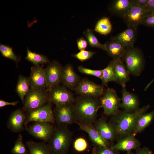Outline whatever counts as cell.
<instances>
[{
  "mask_svg": "<svg viewBox=\"0 0 154 154\" xmlns=\"http://www.w3.org/2000/svg\"><path fill=\"white\" fill-rule=\"evenodd\" d=\"M150 107L147 105L131 112L119 111L117 114L112 116L109 123L114 129L116 137L122 138L133 133L139 118L145 113Z\"/></svg>",
  "mask_w": 154,
  "mask_h": 154,
  "instance_id": "1",
  "label": "cell"
},
{
  "mask_svg": "<svg viewBox=\"0 0 154 154\" xmlns=\"http://www.w3.org/2000/svg\"><path fill=\"white\" fill-rule=\"evenodd\" d=\"M73 104L76 122L94 124L97 120L98 111L101 107L100 100L97 98L79 96L75 98Z\"/></svg>",
  "mask_w": 154,
  "mask_h": 154,
  "instance_id": "2",
  "label": "cell"
},
{
  "mask_svg": "<svg viewBox=\"0 0 154 154\" xmlns=\"http://www.w3.org/2000/svg\"><path fill=\"white\" fill-rule=\"evenodd\" d=\"M72 138V133L67 125H56L47 143L52 154H67Z\"/></svg>",
  "mask_w": 154,
  "mask_h": 154,
  "instance_id": "3",
  "label": "cell"
},
{
  "mask_svg": "<svg viewBox=\"0 0 154 154\" xmlns=\"http://www.w3.org/2000/svg\"><path fill=\"white\" fill-rule=\"evenodd\" d=\"M123 57L130 74L134 76H139L143 69L145 64L141 51L134 47L127 49Z\"/></svg>",
  "mask_w": 154,
  "mask_h": 154,
  "instance_id": "4",
  "label": "cell"
},
{
  "mask_svg": "<svg viewBox=\"0 0 154 154\" xmlns=\"http://www.w3.org/2000/svg\"><path fill=\"white\" fill-rule=\"evenodd\" d=\"M49 101L47 90H42L31 87L23 102L24 109L27 112L37 109Z\"/></svg>",
  "mask_w": 154,
  "mask_h": 154,
  "instance_id": "5",
  "label": "cell"
},
{
  "mask_svg": "<svg viewBox=\"0 0 154 154\" xmlns=\"http://www.w3.org/2000/svg\"><path fill=\"white\" fill-rule=\"evenodd\" d=\"M100 101L101 107L106 115L112 116L117 114L120 111L121 99L114 89L107 88L106 89Z\"/></svg>",
  "mask_w": 154,
  "mask_h": 154,
  "instance_id": "6",
  "label": "cell"
},
{
  "mask_svg": "<svg viewBox=\"0 0 154 154\" xmlns=\"http://www.w3.org/2000/svg\"><path fill=\"white\" fill-rule=\"evenodd\" d=\"M31 122H41L55 123L51 103L48 102L34 110L28 112L25 126Z\"/></svg>",
  "mask_w": 154,
  "mask_h": 154,
  "instance_id": "7",
  "label": "cell"
},
{
  "mask_svg": "<svg viewBox=\"0 0 154 154\" xmlns=\"http://www.w3.org/2000/svg\"><path fill=\"white\" fill-rule=\"evenodd\" d=\"M49 99L50 102L59 106L73 104L75 98L71 91L64 87L58 85L49 89Z\"/></svg>",
  "mask_w": 154,
  "mask_h": 154,
  "instance_id": "8",
  "label": "cell"
},
{
  "mask_svg": "<svg viewBox=\"0 0 154 154\" xmlns=\"http://www.w3.org/2000/svg\"><path fill=\"white\" fill-rule=\"evenodd\" d=\"M104 86L86 78L81 80L74 90L79 96L98 98L105 91Z\"/></svg>",
  "mask_w": 154,
  "mask_h": 154,
  "instance_id": "9",
  "label": "cell"
},
{
  "mask_svg": "<svg viewBox=\"0 0 154 154\" xmlns=\"http://www.w3.org/2000/svg\"><path fill=\"white\" fill-rule=\"evenodd\" d=\"M54 126L51 123L33 122L25 127L26 130L35 138L47 142L52 132Z\"/></svg>",
  "mask_w": 154,
  "mask_h": 154,
  "instance_id": "10",
  "label": "cell"
},
{
  "mask_svg": "<svg viewBox=\"0 0 154 154\" xmlns=\"http://www.w3.org/2000/svg\"><path fill=\"white\" fill-rule=\"evenodd\" d=\"M148 12L145 7L132 5L122 17L128 27L137 28Z\"/></svg>",
  "mask_w": 154,
  "mask_h": 154,
  "instance_id": "11",
  "label": "cell"
},
{
  "mask_svg": "<svg viewBox=\"0 0 154 154\" xmlns=\"http://www.w3.org/2000/svg\"><path fill=\"white\" fill-rule=\"evenodd\" d=\"M73 104L56 106L53 113L55 123L56 125H67L75 123L76 119Z\"/></svg>",
  "mask_w": 154,
  "mask_h": 154,
  "instance_id": "12",
  "label": "cell"
},
{
  "mask_svg": "<svg viewBox=\"0 0 154 154\" xmlns=\"http://www.w3.org/2000/svg\"><path fill=\"white\" fill-rule=\"evenodd\" d=\"M62 68L59 63L53 60L49 63L44 69L47 87L49 89L58 85L61 82Z\"/></svg>",
  "mask_w": 154,
  "mask_h": 154,
  "instance_id": "13",
  "label": "cell"
},
{
  "mask_svg": "<svg viewBox=\"0 0 154 154\" xmlns=\"http://www.w3.org/2000/svg\"><path fill=\"white\" fill-rule=\"evenodd\" d=\"M80 80L71 64H68L62 67L61 82L65 87L74 90Z\"/></svg>",
  "mask_w": 154,
  "mask_h": 154,
  "instance_id": "14",
  "label": "cell"
},
{
  "mask_svg": "<svg viewBox=\"0 0 154 154\" xmlns=\"http://www.w3.org/2000/svg\"><path fill=\"white\" fill-rule=\"evenodd\" d=\"M29 79L31 87L42 90L47 88L44 69L39 65L31 68Z\"/></svg>",
  "mask_w": 154,
  "mask_h": 154,
  "instance_id": "15",
  "label": "cell"
},
{
  "mask_svg": "<svg viewBox=\"0 0 154 154\" xmlns=\"http://www.w3.org/2000/svg\"><path fill=\"white\" fill-rule=\"evenodd\" d=\"M27 116L22 110L18 109L13 112L8 118V128L15 133L20 132L23 129Z\"/></svg>",
  "mask_w": 154,
  "mask_h": 154,
  "instance_id": "16",
  "label": "cell"
},
{
  "mask_svg": "<svg viewBox=\"0 0 154 154\" xmlns=\"http://www.w3.org/2000/svg\"><path fill=\"white\" fill-rule=\"evenodd\" d=\"M80 129L88 134L95 146L110 147V142L104 139L95 128L93 124H84L76 122Z\"/></svg>",
  "mask_w": 154,
  "mask_h": 154,
  "instance_id": "17",
  "label": "cell"
},
{
  "mask_svg": "<svg viewBox=\"0 0 154 154\" xmlns=\"http://www.w3.org/2000/svg\"><path fill=\"white\" fill-rule=\"evenodd\" d=\"M93 125L101 136L109 142L113 141L116 138L114 129L110 123L107 122L105 118L102 117L96 120Z\"/></svg>",
  "mask_w": 154,
  "mask_h": 154,
  "instance_id": "18",
  "label": "cell"
},
{
  "mask_svg": "<svg viewBox=\"0 0 154 154\" xmlns=\"http://www.w3.org/2000/svg\"><path fill=\"white\" fill-rule=\"evenodd\" d=\"M133 133L129 135L120 139L115 144L110 147L118 151H130L140 147L141 145L139 141L135 137Z\"/></svg>",
  "mask_w": 154,
  "mask_h": 154,
  "instance_id": "19",
  "label": "cell"
},
{
  "mask_svg": "<svg viewBox=\"0 0 154 154\" xmlns=\"http://www.w3.org/2000/svg\"><path fill=\"white\" fill-rule=\"evenodd\" d=\"M121 102L120 107L127 112H133L139 108V102L137 95L128 91L125 87L121 91Z\"/></svg>",
  "mask_w": 154,
  "mask_h": 154,
  "instance_id": "20",
  "label": "cell"
},
{
  "mask_svg": "<svg viewBox=\"0 0 154 154\" xmlns=\"http://www.w3.org/2000/svg\"><path fill=\"white\" fill-rule=\"evenodd\" d=\"M114 60V82L122 88L125 87L126 83L129 80L130 74L121 58Z\"/></svg>",
  "mask_w": 154,
  "mask_h": 154,
  "instance_id": "21",
  "label": "cell"
},
{
  "mask_svg": "<svg viewBox=\"0 0 154 154\" xmlns=\"http://www.w3.org/2000/svg\"><path fill=\"white\" fill-rule=\"evenodd\" d=\"M137 32V28L128 27L112 39L119 41L125 47L126 49H127L134 47Z\"/></svg>",
  "mask_w": 154,
  "mask_h": 154,
  "instance_id": "22",
  "label": "cell"
},
{
  "mask_svg": "<svg viewBox=\"0 0 154 154\" xmlns=\"http://www.w3.org/2000/svg\"><path fill=\"white\" fill-rule=\"evenodd\" d=\"M108 54L114 59L123 57L127 50L125 47L119 41L112 39L105 43Z\"/></svg>",
  "mask_w": 154,
  "mask_h": 154,
  "instance_id": "23",
  "label": "cell"
},
{
  "mask_svg": "<svg viewBox=\"0 0 154 154\" xmlns=\"http://www.w3.org/2000/svg\"><path fill=\"white\" fill-rule=\"evenodd\" d=\"M133 4V0H116L113 2L111 9L113 14L122 18Z\"/></svg>",
  "mask_w": 154,
  "mask_h": 154,
  "instance_id": "24",
  "label": "cell"
},
{
  "mask_svg": "<svg viewBox=\"0 0 154 154\" xmlns=\"http://www.w3.org/2000/svg\"><path fill=\"white\" fill-rule=\"evenodd\" d=\"M26 143L29 149L28 154H52L46 142L30 141Z\"/></svg>",
  "mask_w": 154,
  "mask_h": 154,
  "instance_id": "25",
  "label": "cell"
},
{
  "mask_svg": "<svg viewBox=\"0 0 154 154\" xmlns=\"http://www.w3.org/2000/svg\"><path fill=\"white\" fill-rule=\"evenodd\" d=\"M154 118V110L145 113L139 118L133 133L136 134L143 130L152 122Z\"/></svg>",
  "mask_w": 154,
  "mask_h": 154,
  "instance_id": "26",
  "label": "cell"
},
{
  "mask_svg": "<svg viewBox=\"0 0 154 154\" xmlns=\"http://www.w3.org/2000/svg\"><path fill=\"white\" fill-rule=\"evenodd\" d=\"M31 88L29 79L22 75L18 77L16 90L19 96L23 103L25 98Z\"/></svg>",
  "mask_w": 154,
  "mask_h": 154,
  "instance_id": "27",
  "label": "cell"
},
{
  "mask_svg": "<svg viewBox=\"0 0 154 154\" xmlns=\"http://www.w3.org/2000/svg\"><path fill=\"white\" fill-rule=\"evenodd\" d=\"M112 30V26L110 19L104 17L100 19L95 26L94 31L105 35L110 33Z\"/></svg>",
  "mask_w": 154,
  "mask_h": 154,
  "instance_id": "28",
  "label": "cell"
},
{
  "mask_svg": "<svg viewBox=\"0 0 154 154\" xmlns=\"http://www.w3.org/2000/svg\"><path fill=\"white\" fill-rule=\"evenodd\" d=\"M115 60L110 61L105 68L103 69V74L101 78L102 84L106 86L108 82L115 81L114 65Z\"/></svg>",
  "mask_w": 154,
  "mask_h": 154,
  "instance_id": "29",
  "label": "cell"
},
{
  "mask_svg": "<svg viewBox=\"0 0 154 154\" xmlns=\"http://www.w3.org/2000/svg\"><path fill=\"white\" fill-rule=\"evenodd\" d=\"M25 58L35 66L49 63L47 57L42 54L33 52L27 48V54Z\"/></svg>",
  "mask_w": 154,
  "mask_h": 154,
  "instance_id": "30",
  "label": "cell"
},
{
  "mask_svg": "<svg viewBox=\"0 0 154 154\" xmlns=\"http://www.w3.org/2000/svg\"><path fill=\"white\" fill-rule=\"evenodd\" d=\"M83 34L86 38L88 44L91 46L106 50L105 44H102L98 41L91 29L89 28L87 29L84 32Z\"/></svg>",
  "mask_w": 154,
  "mask_h": 154,
  "instance_id": "31",
  "label": "cell"
},
{
  "mask_svg": "<svg viewBox=\"0 0 154 154\" xmlns=\"http://www.w3.org/2000/svg\"><path fill=\"white\" fill-rule=\"evenodd\" d=\"M10 152L12 154H28L26 145L23 141L22 135L19 134L11 149Z\"/></svg>",
  "mask_w": 154,
  "mask_h": 154,
  "instance_id": "32",
  "label": "cell"
},
{
  "mask_svg": "<svg viewBox=\"0 0 154 154\" xmlns=\"http://www.w3.org/2000/svg\"><path fill=\"white\" fill-rule=\"evenodd\" d=\"M0 51L3 57L14 61L17 64L20 60L19 57L15 54L12 48L10 46L1 43Z\"/></svg>",
  "mask_w": 154,
  "mask_h": 154,
  "instance_id": "33",
  "label": "cell"
},
{
  "mask_svg": "<svg viewBox=\"0 0 154 154\" xmlns=\"http://www.w3.org/2000/svg\"><path fill=\"white\" fill-rule=\"evenodd\" d=\"M88 143L86 140L82 137L76 139L73 143L74 149L78 152H83L88 147Z\"/></svg>",
  "mask_w": 154,
  "mask_h": 154,
  "instance_id": "34",
  "label": "cell"
},
{
  "mask_svg": "<svg viewBox=\"0 0 154 154\" xmlns=\"http://www.w3.org/2000/svg\"><path fill=\"white\" fill-rule=\"evenodd\" d=\"M78 70L81 73L86 75H92L98 78L101 79L103 74V69L94 70L87 68L82 66L78 67Z\"/></svg>",
  "mask_w": 154,
  "mask_h": 154,
  "instance_id": "35",
  "label": "cell"
},
{
  "mask_svg": "<svg viewBox=\"0 0 154 154\" xmlns=\"http://www.w3.org/2000/svg\"><path fill=\"white\" fill-rule=\"evenodd\" d=\"M94 154H120L119 151L114 149L110 147L95 146L93 149Z\"/></svg>",
  "mask_w": 154,
  "mask_h": 154,
  "instance_id": "36",
  "label": "cell"
},
{
  "mask_svg": "<svg viewBox=\"0 0 154 154\" xmlns=\"http://www.w3.org/2000/svg\"><path fill=\"white\" fill-rule=\"evenodd\" d=\"M95 54V52L91 51L82 50L78 53L73 55L75 58L80 61L83 62L91 58Z\"/></svg>",
  "mask_w": 154,
  "mask_h": 154,
  "instance_id": "37",
  "label": "cell"
},
{
  "mask_svg": "<svg viewBox=\"0 0 154 154\" xmlns=\"http://www.w3.org/2000/svg\"><path fill=\"white\" fill-rule=\"evenodd\" d=\"M141 24L149 27L154 28V12L147 13L143 19Z\"/></svg>",
  "mask_w": 154,
  "mask_h": 154,
  "instance_id": "38",
  "label": "cell"
},
{
  "mask_svg": "<svg viewBox=\"0 0 154 154\" xmlns=\"http://www.w3.org/2000/svg\"><path fill=\"white\" fill-rule=\"evenodd\" d=\"M76 42L78 48L80 51L85 50L88 44L87 40L82 37L79 38Z\"/></svg>",
  "mask_w": 154,
  "mask_h": 154,
  "instance_id": "39",
  "label": "cell"
},
{
  "mask_svg": "<svg viewBox=\"0 0 154 154\" xmlns=\"http://www.w3.org/2000/svg\"><path fill=\"white\" fill-rule=\"evenodd\" d=\"M151 151L148 147H144L136 149L135 154H151Z\"/></svg>",
  "mask_w": 154,
  "mask_h": 154,
  "instance_id": "40",
  "label": "cell"
},
{
  "mask_svg": "<svg viewBox=\"0 0 154 154\" xmlns=\"http://www.w3.org/2000/svg\"><path fill=\"white\" fill-rule=\"evenodd\" d=\"M145 7L148 13L154 12V0H148Z\"/></svg>",
  "mask_w": 154,
  "mask_h": 154,
  "instance_id": "41",
  "label": "cell"
},
{
  "mask_svg": "<svg viewBox=\"0 0 154 154\" xmlns=\"http://www.w3.org/2000/svg\"><path fill=\"white\" fill-rule=\"evenodd\" d=\"M18 101H15L12 102H9L3 100H0V108H2L5 106L8 105L16 106L18 104Z\"/></svg>",
  "mask_w": 154,
  "mask_h": 154,
  "instance_id": "42",
  "label": "cell"
},
{
  "mask_svg": "<svg viewBox=\"0 0 154 154\" xmlns=\"http://www.w3.org/2000/svg\"><path fill=\"white\" fill-rule=\"evenodd\" d=\"M148 0H133V4L141 7H145Z\"/></svg>",
  "mask_w": 154,
  "mask_h": 154,
  "instance_id": "43",
  "label": "cell"
},
{
  "mask_svg": "<svg viewBox=\"0 0 154 154\" xmlns=\"http://www.w3.org/2000/svg\"><path fill=\"white\" fill-rule=\"evenodd\" d=\"M125 154H135L131 151L127 152Z\"/></svg>",
  "mask_w": 154,
  "mask_h": 154,
  "instance_id": "44",
  "label": "cell"
}]
</instances>
